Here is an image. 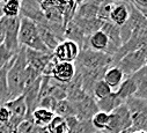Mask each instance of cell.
Wrapping results in <instances>:
<instances>
[{
  "instance_id": "35",
  "label": "cell",
  "mask_w": 147,
  "mask_h": 133,
  "mask_svg": "<svg viewBox=\"0 0 147 133\" xmlns=\"http://www.w3.org/2000/svg\"><path fill=\"white\" fill-rule=\"evenodd\" d=\"M5 3H6V0H0V9H1V7L4 6Z\"/></svg>"
},
{
  "instance_id": "12",
  "label": "cell",
  "mask_w": 147,
  "mask_h": 133,
  "mask_svg": "<svg viewBox=\"0 0 147 133\" xmlns=\"http://www.w3.org/2000/svg\"><path fill=\"white\" fill-rule=\"evenodd\" d=\"M130 17V0H121L114 4L111 13H110L109 21L116 24L117 27H122Z\"/></svg>"
},
{
  "instance_id": "11",
  "label": "cell",
  "mask_w": 147,
  "mask_h": 133,
  "mask_svg": "<svg viewBox=\"0 0 147 133\" xmlns=\"http://www.w3.org/2000/svg\"><path fill=\"white\" fill-rule=\"evenodd\" d=\"M35 23H36V26H37V29H38V32H40V36L42 38V42L52 52L61 41L56 35V32L53 31L52 27L47 21V19L42 20L41 22H35Z\"/></svg>"
},
{
  "instance_id": "18",
  "label": "cell",
  "mask_w": 147,
  "mask_h": 133,
  "mask_svg": "<svg viewBox=\"0 0 147 133\" xmlns=\"http://www.w3.org/2000/svg\"><path fill=\"white\" fill-rule=\"evenodd\" d=\"M108 48H109V40L102 30H97L96 32L89 36L87 42V49L97 52H107Z\"/></svg>"
},
{
  "instance_id": "5",
  "label": "cell",
  "mask_w": 147,
  "mask_h": 133,
  "mask_svg": "<svg viewBox=\"0 0 147 133\" xmlns=\"http://www.w3.org/2000/svg\"><path fill=\"white\" fill-rule=\"evenodd\" d=\"M124 103L131 115V128L134 131H144L147 133V101L137 97H131L126 99Z\"/></svg>"
},
{
  "instance_id": "4",
  "label": "cell",
  "mask_w": 147,
  "mask_h": 133,
  "mask_svg": "<svg viewBox=\"0 0 147 133\" xmlns=\"http://www.w3.org/2000/svg\"><path fill=\"white\" fill-rule=\"evenodd\" d=\"M76 73H77V69L74 62L59 61L55 57H52L50 62L47 65L42 75L50 77L51 79H53L59 83L67 85L76 77Z\"/></svg>"
},
{
  "instance_id": "6",
  "label": "cell",
  "mask_w": 147,
  "mask_h": 133,
  "mask_svg": "<svg viewBox=\"0 0 147 133\" xmlns=\"http://www.w3.org/2000/svg\"><path fill=\"white\" fill-rule=\"evenodd\" d=\"M109 116V124L103 133H123L132 126L131 115L125 103L121 104L113 112H110Z\"/></svg>"
},
{
  "instance_id": "33",
  "label": "cell",
  "mask_w": 147,
  "mask_h": 133,
  "mask_svg": "<svg viewBox=\"0 0 147 133\" xmlns=\"http://www.w3.org/2000/svg\"><path fill=\"white\" fill-rule=\"evenodd\" d=\"M123 133H146V132H144V131H134V130H132V128L130 127L129 130H126V131L123 132Z\"/></svg>"
},
{
  "instance_id": "27",
  "label": "cell",
  "mask_w": 147,
  "mask_h": 133,
  "mask_svg": "<svg viewBox=\"0 0 147 133\" xmlns=\"http://www.w3.org/2000/svg\"><path fill=\"white\" fill-rule=\"evenodd\" d=\"M48 133H69V127L65 118L56 116L51 124L47 127Z\"/></svg>"
},
{
  "instance_id": "14",
  "label": "cell",
  "mask_w": 147,
  "mask_h": 133,
  "mask_svg": "<svg viewBox=\"0 0 147 133\" xmlns=\"http://www.w3.org/2000/svg\"><path fill=\"white\" fill-rule=\"evenodd\" d=\"M4 104L11 112V116H12L11 119L16 120L15 125L27 117V104H26L23 95H20L19 97L13 98V99H8Z\"/></svg>"
},
{
  "instance_id": "9",
  "label": "cell",
  "mask_w": 147,
  "mask_h": 133,
  "mask_svg": "<svg viewBox=\"0 0 147 133\" xmlns=\"http://www.w3.org/2000/svg\"><path fill=\"white\" fill-rule=\"evenodd\" d=\"M79 53H80L79 45L76 42L69 40H63L52 51V54L57 60L67 61V62H76Z\"/></svg>"
},
{
  "instance_id": "20",
  "label": "cell",
  "mask_w": 147,
  "mask_h": 133,
  "mask_svg": "<svg viewBox=\"0 0 147 133\" xmlns=\"http://www.w3.org/2000/svg\"><path fill=\"white\" fill-rule=\"evenodd\" d=\"M123 103H124V102L116 95L115 91H113L110 95H108L107 97L96 101V105H97L98 111L107 112V114L113 112L116 108H118V107H119L121 104H123Z\"/></svg>"
},
{
  "instance_id": "30",
  "label": "cell",
  "mask_w": 147,
  "mask_h": 133,
  "mask_svg": "<svg viewBox=\"0 0 147 133\" xmlns=\"http://www.w3.org/2000/svg\"><path fill=\"white\" fill-rule=\"evenodd\" d=\"M12 116H11V112L9 110L6 108L5 104H0V123L1 124H6L11 120Z\"/></svg>"
},
{
  "instance_id": "24",
  "label": "cell",
  "mask_w": 147,
  "mask_h": 133,
  "mask_svg": "<svg viewBox=\"0 0 147 133\" xmlns=\"http://www.w3.org/2000/svg\"><path fill=\"white\" fill-rule=\"evenodd\" d=\"M55 115L63 117V118H67V117H72V116L76 117V111L68 99H61V101L57 102V105L55 109Z\"/></svg>"
},
{
  "instance_id": "36",
  "label": "cell",
  "mask_w": 147,
  "mask_h": 133,
  "mask_svg": "<svg viewBox=\"0 0 147 133\" xmlns=\"http://www.w3.org/2000/svg\"><path fill=\"white\" fill-rule=\"evenodd\" d=\"M3 17V13H1V9H0V19Z\"/></svg>"
},
{
  "instance_id": "22",
  "label": "cell",
  "mask_w": 147,
  "mask_h": 133,
  "mask_svg": "<svg viewBox=\"0 0 147 133\" xmlns=\"http://www.w3.org/2000/svg\"><path fill=\"white\" fill-rule=\"evenodd\" d=\"M97 11L98 6L92 4L90 1H86L78 6L74 17L78 19H94L97 17Z\"/></svg>"
},
{
  "instance_id": "3",
  "label": "cell",
  "mask_w": 147,
  "mask_h": 133,
  "mask_svg": "<svg viewBox=\"0 0 147 133\" xmlns=\"http://www.w3.org/2000/svg\"><path fill=\"white\" fill-rule=\"evenodd\" d=\"M77 70H101L113 66V57L105 52H97L90 49L80 50V53L74 62Z\"/></svg>"
},
{
  "instance_id": "1",
  "label": "cell",
  "mask_w": 147,
  "mask_h": 133,
  "mask_svg": "<svg viewBox=\"0 0 147 133\" xmlns=\"http://www.w3.org/2000/svg\"><path fill=\"white\" fill-rule=\"evenodd\" d=\"M42 75L30 69L26 60V48H20L19 52L12 58L7 72L8 98L13 99L23 94V91Z\"/></svg>"
},
{
  "instance_id": "25",
  "label": "cell",
  "mask_w": 147,
  "mask_h": 133,
  "mask_svg": "<svg viewBox=\"0 0 147 133\" xmlns=\"http://www.w3.org/2000/svg\"><path fill=\"white\" fill-rule=\"evenodd\" d=\"M114 90L110 88V86L102 79L100 81H97L92 90V96L94 97L95 101H98V99H102L104 97H107L108 95H110Z\"/></svg>"
},
{
  "instance_id": "21",
  "label": "cell",
  "mask_w": 147,
  "mask_h": 133,
  "mask_svg": "<svg viewBox=\"0 0 147 133\" xmlns=\"http://www.w3.org/2000/svg\"><path fill=\"white\" fill-rule=\"evenodd\" d=\"M136 91H137V86H136V82L132 79V77H126L124 79V81L121 83V86L115 90L116 95L123 102H125L126 99L133 97Z\"/></svg>"
},
{
  "instance_id": "8",
  "label": "cell",
  "mask_w": 147,
  "mask_h": 133,
  "mask_svg": "<svg viewBox=\"0 0 147 133\" xmlns=\"http://www.w3.org/2000/svg\"><path fill=\"white\" fill-rule=\"evenodd\" d=\"M5 30H6V37L4 45L7 50H9L12 53L16 54L20 50L19 44V29H20V16L18 17H6L3 16Z\"/></svg>"
},
{
  "instance_id": "10",
  "label": "cell",
  "mask_w": 147,
  "mask_h": 133,
  "mask_svg": "<svg viewBox=\"0 0 147 133\" xmlns=\"http://www.w3.org/2000/svg\"><path fill=\"white\" fill-rule=\"evenodd\" d=\"M52 57H53L52 52H41V51H36V50L26 49L27 65L41 75L43 74L47 65L50 62Z\"/></svg>"
},
{
  "instance_id": "26",
  "label": "cell",
  "mask_w": 147,
  "mask_h": 133,
  "mask_svg": "<svg viewBox=\"0 0 147 133\" xmlns=\"http://www.w3.org/2000/svg\"><path fill=\"white\" fill-rule=\"evenodd\" d=\"M109 119L110 116L107 112H102V111H97L90 119V124L94 127V130H97L100 132H103L108 124H109Z\"/></svg>"
},
{
  "instance_id": "17",
  "label": "cell",
  "mask_w": 147,
  "mask_h": 133,
  "mask_svg": "<svg viewBox=\"0 0 147 133\" xmlns=\"http://www.w3.org/2000/svg\"><path fill=\"white\" fill-rule=\"evenodd\" d=\"M124 79H125L124 73L116 65L109 66L104 73V75H103V80L110 86V88H111L114 91L121 86V83L124 81Z\"/></svg>"
},
{
  "instance_id": "2",
  "label": "cell",
  "mask_w": 147,
  "mask_h": 133,
  "mask_svg": "<svg viewBox=\"0 0 147 133\" xmlns=\"http://www.w3.org/2000/svg\"><path fill=\"white\" fill-rule=\"evenodd\" d=\"M19 44L22 48L29 50H36L41 52H51L42 42L40 32L36 23L28 19H20V29H19Z\"/></svg>"
},
{
  "instance_id": "13",
  "label": "cell",
  "mask_w": 147,
  "mask_h": 133,
  "mask_svg": "<svg viewBox=\"0 0 147 133\" xmlns=\"http://www.w3.org/2000/svg\"><path fill=\"white\" fill-rule=\"evenodd\" d=\"M20 17H28L34 22H41L44 20V13L37 0H21Z\"/></svg>"
},
{
  "instance_id": "16",
  "label": "cell",
  "mask_w": 147,
  "mask_h": 133,
  "mask_svg": "<svg viewBox=\"0 0 147 133\" xmlns=\"http://www.w3.org/2000/svg\"><path fill=\"white\" fill-rule=\"evenodd\" d=\"M131 77L137 86V91L133 97L147 101V65L144 66L142 69H140L134 74H132Z\"/></svg>"
},
{
  "instance_id": "19",
  "label": "cell",
  "mask_w": 147,
  "mask_h": 133,
  "mask_svg": "<svg viewBox=\"0 0 147 133\" xmlns=\"http://www.w3.org/2000/svg\"><path fill=\"white\" fill-rule=\"evenodd\" d=\"M55 117V112L43 108H36L30 115V119L32 120L34 125L37 127H48Z\"/></svg>"
},
{
  "instance_id": "28",
  "label": "cell",
  "mask_w": 147,
  "mask_h": 133,
  "mask_svg": "<svg viewBox=\"0 0 147 133\" xmlns=\"http://www.w3.org/2000/svg\"><path fill=\"white\" fill-rule=\"evenodd\" d=\"M57 99L51 97V96H45V97H42L40 101H38V104H37V108H43V109H47L49 111H52L55 112V109H56V105H57Z\"/></svg>"
},
{
  "instance_id": "34",
  "label": "cell",
  "mask_w": 147,
  "mask_h": 133,
  "mask_svg": "<svg viewBox=\"0 0 147 133\" xmlns=\"http://www.w3.org/2000/svg\"><path fill=\"white\" fill-rule=\"evenodd\" d=\"M76 1H77V4H78V6H79V5H81V4H84V3H86V1H87V0H76Z\"/></svg>"
},
{
  "instance_id": "29",
  "label": "cell",
  "mask_w": 147,
  "mask_h": 133,
  "mask_svg": "<svg viewBox=\"0 0 147 133\" xmlns=\"http://www.w3.org/2000/svg\"><path fill=\"white\" fill-rule=\"evenodd\" d=\"M14 56H15V54L12 53L9 50H7L5 45L0 46V70H1Z\"/></svg>"
},
{
  "instance_id": "31",
  "label": "cell",
  "mask_w": 147,
  "mask_h": 133,
  "mask_svg": "<svg viewBox=\"0 0 147 133\" xmlns=\"http://www.w3.org/2000/svg\"><path fill=\"white\" fill-rule=\"evenodd\" d=\"M6 37V30H5V24H4V19H0V46L4 45Z\"/></svg>"
},
{
  "instance_id": "7",
  "label": "cell",
  "mask_w": 147,
  "mask_h": 133,
  "mask_svg": "<svg viewBox=\"0 0 147 133\" xmlns=\"http://www.w3.org/2000/svg\"><path fill=\"white\" fill-rule=\"evenodd\" d=\"M147 65V56L141 50H136L132 52L126 53L118 62H116V66L121 69V71L124 73L125 78L131 77L136 72H138L140 69Z\"/></svg>"
},
{
  "instance_id": "23",
  "label": "cell",
  "mask_w": 147,
  "mask_h": 133,
  "mask_svg": "<svg viewBox=\"0 0 147 133\" xmlns=\"http://www.w3.org/2000/svg\"><path fill=\"white\" fill-rule=\"evenodd\" d=\"M21 12V0H6L1 7L3 16L6 17H18Z\"/></svg>"
},
{
  "instance_id": "15",
  "label": "cell",
  "mask_w": 147,
  "mask_h": 133,
  "mask_svg": "<svg viewBox=\"0 0 147 133\" xmlns=\"http://www.w3.org/2000/svg\"><path fill=\"white\" fill-rule=\"evenodd\" d=\"M56 6L61 14L64 27H66L74 17L78 4L76 0H56Z\"/></svg>"
},
{
  "instance_id": "32",
  "label": "cell",
  "mask_w": 147,
  "mask_h": 133,
  "mask_svg": "<svg viewBox=\"0 0 147 133\" xmlns=\"http://www.w3.org/2000/svg\"><path fill=\"white\" fill-rule=\"evenodd\" d=\"M130 1L136 5L137 7H141V8H147V0H130Z\"/></svg>"
}]
</instances>
